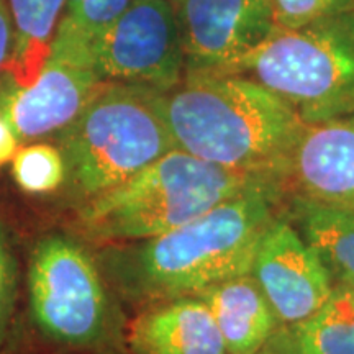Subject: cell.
<instances>
[{
  "instance_id": "cell-19",
  "label": "cell",
  "mask_w": 354,
  "mask_h": 354,
  "mask_svg": "<svg viewBox=\"0 0 354 354\" xmlns=\"http://www.w3.org/2000/svg\"><path fill=\"white\" fill-rule=\"evenodd\" d=\"M279 30H299L354 10V0H271Z\"/></svg>"
},
{
  "instance_id": "cell-21",
  "label": "cell",
  "mask_w": 354,
  "mask_h": 354,
  "mask_svg": "<svg viewBox=\"0 0 354 354\" xmlns=\"http://www.w3.org/2000/svg\"><path fill=\"white\" fill-rule=\"evenodd\" d=\"M13 46V28L6 0H0V76L6 74Z\"/></svg>"
},
{
  "instance_id": "cell-6",
  "label": "cell",
  "mask_w": 354,
  "mask_h": 354,
  "mask_svg": "<svg viewBox=\"0 0 354 354\" xmlns=\"http://www.w3.org/2000/svg\"><path fill=\"white\" fill-rule=\"evenodd\" d=\"M26 289L33 325L48 342L71 349H97L113 336L107 279L76 238L53 233L33 246Z\"/></svg>"
},
{
  "instance_id": "cell-8",
  "label": "cell",
  "mask_w": 354,
  "mask_h": 354,
  "mask_svg": "<svg viewBox=\"0 0 354 354\" xmlns=\"http://www.w3.org/2000/svg\"><path fill=\"white\" fill-rule=\"evenodd\" d=\"M94 59L100 81L171 91L185 74L174 6L169 0H133L94 41Z\"/></svg>"
},
{
  "instance_id": "cell-2",
  "label": "cell",
  "mask_w": 354,
  "mask_h": 354,
  "mask_svg": "<svg viewBox=\"0 0 354 354\" xmlns=\"http://www.w3.org/2000/svg\"><path fill=\"white\" fill-rule=\"evenodd\" d=\"M162 109L180 151L284 180L307 127L282 97L241 74L185 73L162 92Z\"/></svg>"
},
{
  "instance_id": "cell-20",
  "label": "cell",
  "mask_w": 354,
  "mask_h": 354,
  "mask_svg": "<svg viewBox=\"0 0 354 354\" xmlns=\"http://www.w3.org/2000/svg\"><path fill=\"white\" fill-rule=\"evenodd\" d=\"M19 292V264L0 221V351L6 343Z\"/></svg>"
},
{
  "instance_id": "cell-9",
  "label": "cell",
  "mask_w": 354,
  "mask_h": 354,
  "mask_svg": "<svg viewBox=\"0 0 354 354\" xmlns=\"http://www.w3.org/2000/svg\"><path fill=\"white\" fill-rule=\"evenodd\" d=\"M185 73L232 74L277 32L271 0H179Z\"/></svg>"
},
{
  "instance_id": "cell-17",
  "label": "cell",
  "mask_w": 354,
  "mask_h": 354,
  "mask_svg": "<svg viewBox=\"0 0 354 354\" xmlns=\"http://www.w3.org/2000/svg\"><path fill=\"white\" fill-rule=\"evenodd\" d=\"M12 172L19 187L28 194H50L61 187L68 177L63 153L48 143L19 148L12 159Z\"/></svg>"
},
{
  "instance_id": "cell-22",
  "label": "cell",
  "mask_w": 354,
  "mask_h": 354,
  "mask_svg": "<svg viewBox=\"0 0 354 354\" xmlns=\"http://www.w3.org/2000/svg\"><path fill=\"white\" fill-rule=\"evenodd\" d=\"M20 140L17 138L15 131L12 130L10 123L0 115V166L7 165L15 158L17 151H19Z\"/></svg>"
},
{
  "instance_id": "cell-12",
  "label": "cell",
  "mask_w": 354,
  "mask_h": 354,
  "mask_svg": "<svg viewBox=\"0 0 354 354\" xmlns=\"http://www.w3.org/2000/svg\"><path fill=\"white\" fill-rule=\"evenodd\" d=\"M133 354H228L214 315L196 295L145 305L127 333Z\"/></svg>"
},
{
  "instance_id": "cell-23",
  "label": "cell",
  "mask_w": 354,
  "mask_h": 354,
  "mask_svg": "<svg viewBox=\"0 0 354 354\" xmlns=\"http://www.w3.org/2000/svg\"><path fill=\"white\" fill-rule=\"evenodd\" d=\"M169 2L172 3V6H174V7H176V3H177V2H179V0H169Z\"/></svg>"
},
{
  "instance_id": "cell-11",
  "label": "cell",
  "mask_w": 354,
  "mask_h": 354,
  "mask_svg": "<svg viewBox=\"0 0 354 354\" xmlns=\"http://www.w3.org/2000/svg\"><path fill=\"white\" fill-rule=\"evenodd\" d=\"M286 184L294 187V196L354 207V115L305 127Z\"/></svg>"
},
{
  "instance_id": "cell-13",
  "label": "cell",
  "mask_w": 354,
  "mask_h": 354,
  "mask_svg": "<svg viewBox=\"0 0 354 354\" xmlns=\"http://www.w3.org/2000/svg\"><path fill=\"white\" fill-rule=\"evenodd\" d=\"M196 297L209 307L228 354H259L277 331L279 322L251 274L220 282Z\"/></svg>"
},
{
  "instance_id": "cell-10",
  "label": "cell",
  "mask_w": 354,
  "mask_h": 354,
  "mask_svg": "<svg viewBox=\"0 0 354 354\" xmlns=\"http://www.w3.org/2000/svg\"><path fill=\"white\" fill-rule=\"evenodd\" d=\"M251 276L279 325L292 326L317 313L335 289L328 271L289 218L276 216L261 238Z\"/></svg>"
},
{
  "instance_id": "cell-7",
  "label": "cell",
  "mask_w": 354,
  "mask_h": 354,
  "mask_svg": "<svg viewBox=\"0 0 354 354\" xmlns=\"http://www.w3.org/2000/svg\"><path fill=\"white\" fill-rule=\"evenodd\" d=\"M102 82L94 43L61 21L37 81L2 92L0 115L20 141L43 138L64 131L76 120Z\"/></svg>"
},
{
  "instance_id": "cell-14",
  "label": "cell",
  "mask_w": 354,
  "mask_h": 354,
  "mask_svg": "<svg viewBox=\"0 0 354 354\" xmlns=\"http://www.w3.org/2000/svg\"><path fill=\"white\" fill-rule=\"evenodd\" d=\"M290 223L318 254L335 286L354 287V207L292 196Z\"/></svg>"
},
{
  "instance_id": "cell-4",
  "label": "cell",
  "mask_w": 354,
  "mask_h": 354,
  "mask_svg": "<svg viewBox=\"0 0 354 354\" xmlns=\"http://www.w3.org/2000/svg\"><path fill=\"white\" fill-rule=\"evenodd\" d=\"M61 143L69 183L86 202L177 149L162 92L105 81L63 131Z\"/></svg>"
},
{
  "instance_id": "cell-3",
  "label": "cell",
  "mask_w": 354,
  "mask_h": 354,
  "mask_svg": "<svg viewBox=\"0 0 354 354\" xmlns=\"http://www.w3.org/2000/svg\"><path fill=\"white\" fill-rule=\"evenodd\" d=\"M284 185L274 174L232 169L174 149L84 203L79 223L97 241L133 243L171 232L251 190Z\"/></svg>"
},
{
  "instance_id": "cell-1",
  "label": "cell",
  "mask_w": 354,
  "mask_h": 354,
  "mask_svg": "<svg viewBox=\"0 0 354 354\" xmlns=\"http://www.w3.org/2000/svg\"><path fill=\"white\" fill-rule=\"evenodd\" d=\"M282 196L284 185L256 189L159 236L117 243L102 253V272L123 297L145 305L246 276Z\"/></svg>"
},
{
  "instance_id": "cell-18",
  "label": "cell",
  "mask_w": 354,
  "mask_h": 354,
  "mask_svg": "<svg viewBox=\"0 0 354 354\" xmlns=\"http://www.w3.org/2000/svg\"><path fill=\"white\" fill-rule=\"evenodd\" d=\"M133 0H68L61 21L95 41L117 21Z\"/></svg>"
},
{
  "instance_id": "cell-15",
  "label": "cell",
  "mask_w": 354,
  "mask_h": 354,
  "mask_svg": "<svg viewBox=\"0 0 354 354\" xmlns=\"http://www.w3.org/2000/svg\"><path fill=\"white\" fill-rule=\"evenodd\" d=\"M6 2L13 28V46L6 74L12 87H28L46 64L68 0Z\"/></svg>"
},
{
  "instance_id": "cell-5",
  "label": "cell",
  "mask_w": 354,
  "mask_h": 354,
  "mask_svg": "<svg viewBox=\"0 0 354 354\" xmlns=\"http://www.w3.org/2000/svg\"><path fill=\"white\" fill-rule=\"evenodd\" d=\"M232 74L276 92L305 125L354 115V10L277 30Z\"/></svg>"
},
{
  "instance_id": "cell-16",
  "label": "cell",
  "mask_w": 354,
  "mask_h": 354,
  "mask_svg": "<svg viewBox=\"0 0 354 354\" xmlns=\"http://www.w3.org/2000/svg\"><path fill=\"white\" fill-rule=\"evenodd\" d=\"M268 348L274 354H354V287L335 286L317 313L276 331Z\"/></svg>"
}]
</instances>
